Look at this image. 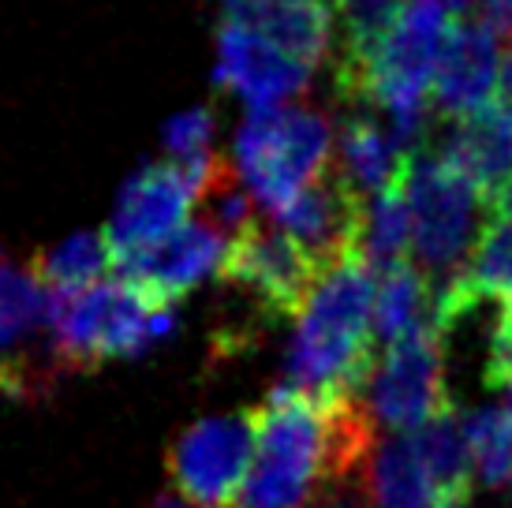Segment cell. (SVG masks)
I'll list each match as a JSON object with an SVG mask.
<instances>
[{
  "instance_id": "5b68a950",
  "label": "cell",
  "mask_w": 512,
  "mask_h": 508,
  "mask_svg": "<svg viewBox=\"0 0 512 508\" xmlns=\"http://www.w3.org/2000/svg\"><path fill=\"white\" fill-rule=\"evenodd\" d=\"M404 195L412 213V262L438 296L464 277L475 254V243L483 236L479 228L483 198L438 150L427 146L408 154Z\"/></svg>"
},
{
  "instance_id": "52a82bcc",
  "label": "cell",
  "mask_w": 512,
  "mask_h": 508,
  "mask_svg": "<svg viewBox=\"0 0 512 508\" xmlns=\"http://www.w3.org/2000/svg\"><path fill=\"white\" fill-rule=\"evenodd\" d=\"M214 169L217 154L199 161H154L135 172L120 187L116 210L101 232L113 269L176 236L191 221V210L199 206V195L206 191Z\"/></svg>"
},
{
  "instance_id": "ba28073f",
  "label": "cell",
  "mask_w": 512,
  "mask_h": 508,
  "mask_svg": "<svg viewBox=\"0 0 512 508\" xmlns=\"http://www.w3.org/2000/svg\"><path fill=\"white\" fill-rule=\"evenodd\" d=\"M363 404L370 419L389 426L393 434H415L453 404L445 389V355L434 322L415 325L408 337L385 348L382 363L363 389Z\"/></svg>"
},
{
  "instance_id": "7a4b0ae2",
  "label": "cell",
  "mask_w": 512,
  "mask_h": 508,
  "mask_svg": "<svg viewBox=\"0 0 512 508\" xmlns=\"http://www.w3.org/2000/svg\"><path fill=\"white\" fill-rule=\"evenodd\" d=\"M374 273L363 254H348L318 277L285 359L288 389L314 400L363 396L374 374Z\"/></svg>"
},
{
  "instance_id": "603a6c76",
  "label": "cell",
  "mask_w": 512,
  "mask_h": 508,
  "mask_svg": "<svg viewBox=\"0 0 512 508\" xmlns=\"http://www.w3.org/2000/svg\"><path fill=\"white\" fill-rule=\"evenodd\" d=\"M109 269H113V258H109L101 232H75L64 243H53L42 254H34V262H30V273L38 277V284L49 296L90 292L105 281Z\"/></svg>"
},
{
  "instance_id": "6da1fadb",
  "label": "cell",
  "mask_w": 512,
  "mask_h": 508,
  "mask_svg": "<svg viewBox=\"0 0 512 508\" xmlns=\"http://www.w3.org/2000/svg\"><path fill=\"white\" fill-rule=\"evenodd\" d=\"M251 419L255 456L228 508H307L322 482L370 464L378 445L363 396L314 400L277 385Z\"/></svg>"
},
{
  "instance_id": "8fae6325",
  "label": "cell",
  "mask_w": 512,
  "mask_h": 508,
  "mask_svg": "<svg viewBox=\"0 0 512 508\" xmlns=\"http://www.w3.org/2000/svg\"><path fill=\"white\" fill-rule=\"evenodd\" d=\"M49 307L30 266L0 262V393L30 396L57 378V359L49 344Z\"/></svg>"
},
{
  "instance_id": "5bb4252c",
  "label": "cell",
  "mask_w": 512,
  "mask_h": 508,
  "mask_svg": "<svg viewBox=\"0 0 512 508\" xmlns=\"http://www.w3.org/2000/svg\"><path fill=\"white\" fill-rule=\"evenodd\" d=\"M501 75V34L486 19H456L449 42L441 49L438 75H434V113L449 120L479 113L494 105Z\"/></svg>"
},
{
  "instance_id": "7c38bea8",
  "label": "cell",
  "mask_w": 512,
  "mask_h": 508,
  "mask_svg": "<svg viewBox=\"0 0 512 508\" xmlns=\"http://www.w3.org/2000/svg\"><path fill=\"white\" fill-rule=\"evenodd\" d=\"M228 251V236L210 221H187L176 236L157 243L150 251L135 254L116 269L120 281H128L143 299L161 311H176V303L191 296L210 273L221 269Z\"/></svg>"
},
{
  "instance_id": "7402d4cb",
  "label": "cell",
  "mask_w": 512,
  "mask_h": 508,
  "mask_svg": "<svg viewBox=\"0 0 512 508\" xmlns=\"http://www.w3.org/2000/svg\"><path fill=\"white\" fill-rule=\"evenodd\" d=\"M370 494H374V508H441L438 490L408 434H393L374 445Z\"/></svg>"
},
{
  "instance_id": "3957f363",
  "label": "cell",
  "mask_w": 512,
  "mask_h": 508,
  "mask_svg": "<svg viewBox=\"0 0 512 508\" xmlns=\"http://www.w3.org/2000/svg\"><path fill=\"white\" fill-rule=\"evenodd\" d=\"M453 15L441 0H408L397 27L385 34L374 60L359 79L356 101L382 109L393 139L415 154L423 150V135L430 124V90L438 75L441 49L449 42Z\"/></svg>"
},
{
  "instance_id": "4dcf8cb0",
  "label": "cell",
  "mask_w": 512,
  "mask_h": 508,
  "mask_svg": "<svg viewBox=\"0 0 512 508\" xmlns=\"http://www.w3.org/2000/svg\"><path fill=\"white\" fill-rule=\"evenodd\" d=\"M150 508H191V505H187L184 497H176V494H165V497H157V501H154V505H150Z\"/></svg>"
},
{
  "instance_id": "4fadbf2b",
  "label": "cell",
  "mask_w": 512,
  "mask_h": 508,
  "mask_svg": "<svg viewBox=\"0 0 512 508\" xmlns=\"http://www.w3.org/2000/svg\"><path fill=\"white\" fill-rule=\"evenodd\" d=\"M214 79L217 86L236 90L251 105V113H270V109H285V101L299 98L311 86V68L285 57L281 49H273L251 30L221 23Z\"/></svg>"
},
{
  "instance_id": "484cf974",
  "label": "cell",
  "mask_w": 512,
  "mask_h": 508,
  "mask_svg": "<svg viewBox=\"0 0 512 508\" xmlns=\"http://www.w3.org/2000/svg\"><path fill=\"white\" fill-rule=\"evenodd\" d=\"M214 142V113L210 109H187L165 124V150L169 161H199L210 157Z\"/></svg>"
},
{
  "instance_id": "ac0fdd59",
  "label": "cell",
  "mask_w": 512,
  "mask_h": 508,
  "mask_svg": "<svg viewBox=\"0 0 512 508\" xmlns=\"http://www.w3.org/2000/svg\"><path fill=\"white\" fill-rule=\"evenodd\" d=\"M483 299L512 303V210L490 213V221L483 225V236L475 243V254H471L468 269H464V277L449 284L445 292H438L434 303H441V318L460 322Z\"/></svg>"
},
{
  "instance_id": "cb8c5ba5",
  "label": "cell",
  "mask_w": 512,
  "mask_h": 508,
  "mask_svg": "<svg viewBox=\"0 0 512 508\" xmlns=\"http://www.w3.org/2000/svg\"><path fill=\"white\" fill-rule=\"evenodd\" d=\"M434 322V288L419 273L415 262L385 269L374 288V337L385 348L393 340L408 337L415 325Z\"/></svg>"
},
{
  "instance_id": "83f0119b",
  "label": "cell",
  "mask_w": 512,
  "mask_h": 508,
  "mask_svg": "<svg viewBox=\"0 0 512 508\" xmlns=\"http://www.w3.org/2000/svg\"><path fill=\"white\" fill-rule=\"evenodd\" d=\"M483 381L490 389L512 393V303H501V314L490 333V355H486Z\"/></svg>"
},
{
  "instance_id": "d4e9b609",
  "label": "cell",
  "mask_w": 512,
  "mask_h": 508,
  "mask_svg": "<svg viewBox=\"0 0 512 508\" xmlns=\"http://www.w3.org/2000/svg\"><path fill=\"white\" fill-rule=\"evenodd\" d=\"M408 251H412V213H408L404 176H400V184L385 187L374 198H367L363 232H359V254L370 266V273L382 277L385 269L408 262L404 258Z\"/></svg>"
},
{
  "instance_id": "9c48e42d",
  "label": "cell",
  "mask_w": 512,
  "mask_h": 508,
  "mask_svg": "<svg viewBox=\"0 0 512 508\" xmlns=\"http://www.w3.org/2000/svg\"><path fill=\"white\" fill-rule=\"evenodd\" d=\"M322 273L326 269L285 228L266 225L258 217L228 240L225 262L217 269L221 281L262 303L270 318H299Z\"/></svg>"
},
{
  "instance_id": "4316f807",
  "label": "cell",
  "mask_w": 512,
  "mask_h": 508,
  "mask_svg": "<svg viewBox=\"0 0 512 508\" xmlns=\"http://www.w3.org/2000/svg\"><path fill=\"white\" fill-rule=\"evenodd\" d=\"M307 508H374V494H370V464L322 482Z\"/></svg>"
},
{
  "instance_id": "f1b7e54d",
  "label": "cell",
  "mask_w": 512,
  "mask_h": 508,
  "mask_svg": "<svg viewBox=\"0 0 512 508\" xmlns=\"http://www.w3.org/2000/svg\"><path fill=\"white\" fill-rule=\"evenodd\" d=\"M479 8H483L486 23L498 30V34L509 38L512 34V0H479Z\"/></svg>"
},
{
  "instance_id": "d6986e66",
  "label": "cell",
  "mask_w": 512,
  "mask_h": 508,
  "mask_svg": "<svg viewBox=\"0 0 512 508\" xmlns=\"http://www.w3.org/2000/svg\"><path fill=\"white\" fill-rule=\"evenodd\" d=\"M404 165H408V150L370 113H352L341 124L333 169L363 202L385 191V187L400 184Z\"/></svg>"
},
{
  "instance_id": "277c9868",
  "label": "cell",
  "mask_w": 512,
  "mask_h": 508,
  "mask_svg": "<svg viewBox=\"0 0 512 508\" xmlns=\"http://www.w3.org/2000/svg\"><path fill=\"white\" fill-rule=\"evenodd\" d=\"M176 329V311H161L128 281H101L79 296H53L49 344L57 370H94L109 359L150 352Z\"/></svg>"
},
{
  "instance_id": "ffe728a7",
  "label": "cell",
  "mask_w": 512,
  "mask_h": 508,
  "mask_svg": "<svg viewBox=\"0 0 512 508\" xmlns=\"http://www.w3.org/2000/svg\"><path fill=\"white\" fill-rule=\"evenodd\" d=\"M427 467L430 482L438 490L441 508H468L471 490H475V456H471L468 419L460 408L438 411L427 426L408 434Z\"/></svg>"
},
{
  "instance_id": "8992f818",
  "label": "cell",
  "mask_w": 512,
  "mask_h": 508,
  "mask_svg": "<svg viewBox=\"0 0 512 508\" xmlns=\"http://www.w3.org/2000/svg\"><path fill=\"white\" fill-rule=\"evenodd\" d=\"M333 165V127L314 109L251 113L236 135V169L258 206L277 217Z\"/></svg>"
},
{
  "instance_id": "f546056e",
  "label": "cell",
  "mask_w": 512,
  "mask_h": 508,
  "mask_svg": "<svg viewBox=\"0 0 512 508\" xmlns=\"http://www.w3.org/2000/svg\"><path fill=\"white\" fill-rule=\"evenodd\" d=\"M498 105H505L512 113V45L509 53L501 57V75H498Z\"/></svg>"
},
{
  "instance_id": "44dd1931",
  "label": "cell",
  "mask_w": 512,
  "mask_h": 508,
  "mask_svg": "<svg viewBox=\"0 0 512 508\" xmlns=\"http://www.w3.org/2000/svg\"><path fill=\"white\" fill-rule=\"evenodd\" d=\"M408 0H333V12L341 19V57L333 60V83L348 101H356L359 79L374 60L385 34L397 27Z\"/></svg>"
},
{
  "instance_id": "9a60e30c",
  "label": "cell",
  "mask_w": 512,
  "mask_h": 508,
  "mask_svg": "<svg viewBox=\"0 0 512 508\" xmlns=\"http://www.w3.org/2000/svg\"><path fill=\"white\" fill-rule=\"evenodd\" d=\"M438 154L475 187L486 210H512V113L505 105L494 101L464 120H453Z\"/></svg>"
},
{
  "instance_id": "30bf717a",
  "label": "cell",
  "mask_w": 512,
  "mask_h": 508,
  "mask_svg": "<svg viewBox=\"0 0 512 508\" xmlns=\"http://www.w3.org/2000/svg\"><path fill=\"white\" fill-rule=\"evenodd\" d=\"M251 456H255L251 411L191 423L169 449L176 497H184L191 508H228L247 479Z\"/></svg>"
},
{
  "instance_id": "e0dca14e",
  "label": "cell",
  "mask_w": 512,
  "mask_h": 508,
  "mask_svg": "<svg viewBox=\"0 0 512 508\" xmlns=\"http://www.w3.org/2000/svg\"><path fill=\"white\" fill-rule=\"evenodd\" d=\"M221 12L225 23L251 30L311 71L333 49V0H221Z\"/></svg>"
},
{
  "instance_id": "2e32d148",
  "label": "cell",
  "mask_w": 512,
  "mask_h": 508,
  "mask_svg": "<svg viewBox=\"0 0 512 508\" xmlns=\"http://www.w3.org/2000/svg\"><path fill=\"white\" fill-rule=\"evenodd\" d=\"M363 210H367V202L329 165V172L318 184H311L292 206L277 213V225L285 228L318 266L329 269L348 254H359Z\"/></svg>"
}]
</instances>
